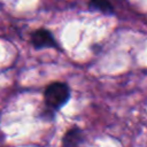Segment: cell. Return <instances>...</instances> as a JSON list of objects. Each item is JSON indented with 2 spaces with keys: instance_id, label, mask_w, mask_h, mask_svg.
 Instances as JSON below:
<instances>
[{
  "instance_id": "1",
  "label": "cell",
  "mask_w": 147,
  "mask_h": 147,
  "mask_svg": "<svg viewBox=\"0 0 147 147\" xmlns=\"http://www.w3.org/2000/svg\"><path fill=\"white\" fill-rule=\"evenodd\" d=\"M44 95L46 105L53 109H57L67 103L70 96V91L67 84L56 82L46 87Z\"/></svg>"
},
{
  "instance_id": "2",
  "label": "cell",
  "mask_w": 147,
  "mask_h": 147,
  "mask_svg": "<svg viewBox=\"0 0 147 147\" xmlns=\"http://www.w3.org/2000/svg\"><path fill=\"white\" fill-rule=\"evenodd\" d=\"M31 42L38 49L46 47H56V41L53 38L52 33L45 29L36 30L31 34Z\"/></svg>"
},
{
  "instance_id": "3",
  "label": "cell",
  "mask_w": 147,
  "mask_h": 147,
  "mask_svg": "<svg viewBox=\"0 0 147 147\" xmlns=\"http://www.w3.org/2000/svg\"><path fill=\"white\" fill-rule=\"evenodd\" d=\"M82 140H83V134L80 129L74 126L67 131L62 142H63V147H77L82 142Z\"/></svg>"
},
{
  "instance_id": "4",
  "label": "cell",
  "mask_w": 147,
  "mask_h": 147,
  "mask_svg": "<svg viewBox=\"0 0 147 147\" xmlns=\"http://www.w3.org/2000/svg\"><path fill=\"white\" fill-rule=\"evenodd\" d=\"M90 6L91 8L99 10L103 14H111L114 11V8L108 0H91Z\"/></svg>"
}]
</instances>
